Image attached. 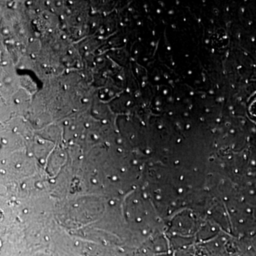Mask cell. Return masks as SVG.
I'll list each match as a JSON object with an SVG mask.
<instances>
[{
  "label": "cell",
  "mask_w": 256,
  "mask_h": 256,
  "mask_svg": "<svg viewBox=\"0 0 256 256\" xmlns=\"http://www.w3.org/2000/svg\"><path fill=\"white\" fill-rule=\"evenodd\" d=\"M96 23H94V24H92V26H96Z\"/></svg>",
  "instance_id": "17"
},
{
  "label": "cell",
  "mask_w": 256,
  "mask_h": 256,
  "mask_svg": "<svg viewBox=\"0 0 256 256\" xmlns=\"http://www.w3.org/2000/svg\"><path fill=\"white\" fill-rule=\"evenodd\" d=\"M85 50H88V47H87V46H86V47H85Z\"/></svg>",
  "instance_id": "21"
},
{
  "label": "cell",
  "mask_w": 256,
  "mask_h": 256,
  "mask_svg": "<svg viewBox=\"0 0 256 256\" xmlns=\"http://www.w3.org/2000/svg\"><path fill=\"white\" fill-rule=\"evenodd\" d=\"M28 4H32L31 2H28Z\"/></svg>",
  "instance_id": "16"
},
{
  "label": "cell",
  "mask_w": 256,
  "mask_h": 256,
  "mask_svg": "<svg viewBox=\"0 0 256 256\" xmlns=\"http://www.w3.org/2000/svg\"><path fill=\"white\" fill-rule=\"evenodd\" d=\"M2 66H6V64H8V62H2Z\"/></svg>",
  "instance_id": "3"
},
{
  "label": "cell",
  "mask_w": 256,
  "mask_h": 256,
  "mask_svg": "<svg viewBox=\"0 0 256 256\" xmlns=\"http://www.w3.org/2000/svg\"><path fill=\"white\" fill-rule=\"evenodd\" d=\"M40 10L38 9L36 10V12H40Z\"/></svg>",
  "instance_id": "18"
},
{
  "label": "cell",
  "mask_w": 256,
  "mask_h": 256,
  "mask_svg": "<svg viewBox=\"0 0 256 256\" xmlns=\"http://www.w3.org/2000/svg\"><path fill=\"white\" fill-rule=\"evenodd\" d=\"M78 22H80V18H78Z\"/></svg>",
  "instance_id": "19"
},
{
  "label": "cell",
  "mask_w": 256,
  "mask_h": 256,
  "mask_svg": "<svg viewBox=\"0 0 256 256\" xmlns=\"http://www.w3.org/2000/svg\"><path fill=\"white\" fill-rule=\"evenodd\" d=\"M67 88H68V86H67L66 85H64V90H67Z\"/></svg>",
  "instance_id": "4"
},
{
  "label": "cell",
  "mask_w": 256,
  "mask_h": 256,
  "mask_svg": "<svg viewBox=\"0 0 256 256\" xmlns=\"http://www.w3.org/2000/svg\"><path fill=\"white\" fill-rule=\"evenodd\" d=\"M3 33L5 34H9V31L8 30H4Z\"/></svg>",
  "instance_id": "1"
},
{
  "label": "cell",
  "mask_w": 256,
  "mask_h": 256,
  "mask_svg": "<svg viewBox=\"0 0 256 256\" xmlns=\"http://www.w3.org/2000/svg\"><path fill=\"white\" fill-rule=\"evenodd\" d=\"M88 99H87V98H84V99H82V102H88Z\"/></svg>",
  "instance_id": "2"
},
{
  "label": "cell",
  "mask_w": 256,
  "mask_h": 256,
  "mask_svg": "<svg viewBox=\"0 0 256 256\" xmlns=\"http://www.w3.org/2000/svg\"><path fill=\"white\" fill-rule=\"evenodd\" d=\"M6 82H11V78H6Z\"/></svg>",
  "instance_id": "7"
},
{
  "label": "cell",
  "mask_w": 256,
  "mask_h": 256,
  "mask_svg": "<svg viewBox=\"0 0 256 256\" xmlns=\"http://www.w3.org/2000/svg\"><path fill=\"white\" fill-rule=\"evenodd\" d=\"M34 41V38H30V42H32Z\"/></svg>",
  "instance_id": "9"
},
{
  "label": "cell",
  "mask_w": 256,
  "mask_h": 256,
  "mask_svg": "<svg viewBox=\"0 0 256 256\" xmlns=\"http://www.w3.org/2000/svg\"><path fill=\"white\" fill-rule=\"evenodd\" d=\"M63 38L64 40H66V36L65 35H64V36H63Z\"/></svg>",
  "instance_id": "15"
},
{
  "label": "cell",
  "mask_w": 256,
  "mask_h": 256,
  "mask_svg": "<svg viewBox=\"0 0 256 256\" xmlns=\"http://www.w3.org/2000/svg\"><path fill=\"white\" fill-rule=\"evenodd\" d=\"M50 4V2H47V4Z\"/></svg>",
  "instance_id": "20"
},
{
  "label": "cell",
  "mask_w": 256,
  "mask_h": 256,
  "mask_svg": "<svg viewBox=\"0 0 256 256\" xmlns=\"http://www.w3.org/2000/svg\"><path fill=\"white\" fill-rule=\"evenodd\" d=\"M42 66L46 67V64H42Z\"/></svg>",
  "instance_id": "11"
},
{
  "label": "cell",
  "mask_w": 256,
  "mask_h": 256,
  "mask_svg": "<svg viewBox=\"0 0 256 256\" xmlns=\"http://www.w3.org/2000/svg\"><path fill=\"white\" fill-rule=\"evenodd\" d=\"M68 124V121H65V122H64V124Z\"/></svg>",
  "instance_id": "10"
},
{
  "label": "cell",
  "mask_w": 256,
  "mask_h": 256,
  "mask_svg": "<svg viewBox=\"0 0 256 256\" xmlns=\"http://www.w3.org/2000/svg\"><path fill=\"white\" fill-rule=\"evenodd\" d=\"M48 32H50V33H52V28H50V30H48Z\"/></svg>",
  "instance_id": "14"
},
{
  "label": "cell",
  "mask_w": 256,
  "mask_h": 256,
  "mask_svg": "<svg viewBox=\"0 0 256 256\" xmlns=\"http://www.w3.org/2000/svg\"><path fill=\"white\" fill-rule=\"evenodd\" d=\"M86 126L87 128H88L89 126H90V124H86Z\"/></svg>",
  "instance_id": "12"
},
{
  "label": "cell",
  "mask_w": 256,
  "mask_h": 256,
  "mask_svg": "<svg viewBox=\"0 0 256 256\" xmlns=\"http://www.w3.org/2000/svg\"><path fill=\"white\" fill-rule=\"evenodd\" d=\"M16 130H18V129H16V128H15V129H14V131H16Z\"/></svg>",
  "instance_id": "22"
},
{
  "label": "cell",
  "mask_w": 256,
  "mask_h": 256,
  "mask_svg": "<svg viewBox=\"0 0 256 256\" xmlns=\"http://www.w3.org/2000/svg\"><path fill=\"white\" fill-rule=\"evenodd\" d=\"M56 5H57V6H60V5H62V2H57Z\"/></svg>",
  "instance_id": "6"
},
{
  "label": "cell",
  "mask_w": 256,
  "mask_h": 256,
  "mask_svg": "<svg viewBox=\"0 0 256 256\" xmlns=\"http://www.w3.org/2000/svg\"><path fill=\"white\" fill-rule=\"evenodd\" d=\"M15 102H16V104H20V100H18V99H16V100H15Z\"/></svg>",
  "instance_id": "5"
},
{
  "label": "cell",
  "mask_w": 256,
  "mask_h": 256,
  "mask_svg": "<svg viewBox=\"0 0 256 256\" xmlns=\"http://www.w3.org/2000/svg\"><path fill=\"white\" fill-rule=\"evenodd\" d=\"M68 52L70 54H73V52H72V50H69Z\"/></svg>",
  "instance_id": "8"
},
{
  "label": "cell",
  "mask_w": 256,
  "mask_h": 256,
  "mask_svg": "<svg viewBox=\"0 0 256 256\" xmlns=\"http://www.w3.org/2000/svg\"><path fill=\"white\" fill-rule=\"evenodd\" d=\"M102 122H104V124H107V121L104 120V121H102Z\"/></svg>",
  "instance_id": "13"
}]
</instances>
